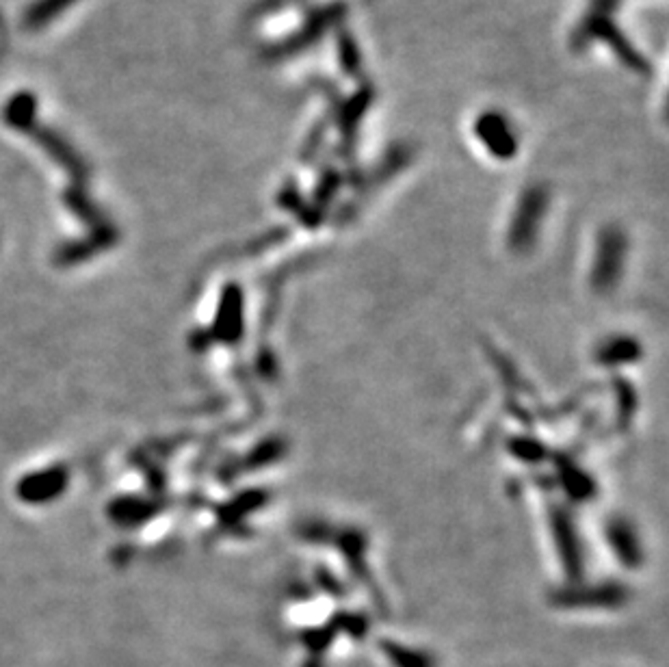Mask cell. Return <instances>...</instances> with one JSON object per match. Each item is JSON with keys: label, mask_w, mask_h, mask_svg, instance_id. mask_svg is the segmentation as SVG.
<instances>
[{"label": "cell", "mask_w": 669, "mask_h": 667, "mask_svg": "<svg viewBox=\"0 0 669 667\" xmlns=\"http://www.w3.org/2000/svg\"><path fill=\"white\" fill-rule=\"evenodd\" d=\"M382 652L395 667H436V659L429 652L405 648L397 642H382Z\"/></svg>", "instance_id": "5b68a950"}, {"label": "cell", "mask_w": 669, "mask_h": 667, "mask_svg": "<svg viewBox=\"0 0 669 667\" xmlns=\"http://www.w3.org/2000/svg\"><path fill=\"white\" fill-rule=\"evenodd\" d=\"M117 241V230L109 224H104L98 228V232H91V237L85 241H78L65 247V250L59 252V263H76V260H83L91 256L94 252L104 250Z\"/></svg>", "instance_id": "7a4b0ae2"}, {"label": "cell", "mask_w": 669, "mask_h": 667, "mask_svg": "<svg viewBox=\"0 0 669 667\" xmlns=\"http://www.w3.org/2000/svg\"><path fill=\"white\" fill-rule=\"evenodd\" d=\"M35 111H37L35 96L31 94V91H20L18 96H13L7 102V107L3 111V117H5V122L11 128L24 130L26 126L35 122Z\"/></svg>", "instance_id": "277c9868"}, {"label": "cell", "mask_w": 669, "mask_h": 667, "mask_svg": "<svg viewBox=\"0 0 669 667\" xmlns=\"http://www.w3.org/2000/svg\"><path fill=\"white\" fill-rule=\"evenodd\" d=\"M76 0H35V3L24 11L22 16V29L24 31H39L44 26L55 20L59 13H63Z\"/></svg>", "instance_id": "3957f363"}, {"label": "cell", "mask_w": 669, "mask_h": 667, "mask_svg": "<svg viewBox=\"0 0 669 667\" xmlns=\"http://www.w3.org/2000/svg\"><path fill=\"white\" fill-rule=\"evenodd\" d=\"M65 483H68V470L52 468L48 473H39L35 477L24 479L20 483V496L31 503L50 501L52 496H57L65 488Z\"/></svg>", "instance_id": "6da1fadb"}]
</instances>
